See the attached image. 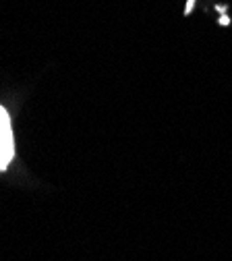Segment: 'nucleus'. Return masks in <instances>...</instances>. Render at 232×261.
Returning a JSON list of instances; mask_svg holds the SVG:
<instances>
[{
  "mask_svg": "<svg viewBox=\"0 0 232 261\" xmlns=\"http://www.w3.org/2000/svg\"><path fill=\"white\" fill-rule=\"evenodd\" d=\"M15 155V141L11 130V118L7 110L0 106V170H5Z\"/></svg>",
  "mask_w": 232,
  "mask_h": 261,
  "instance_id": "obj_1",
  "label": "nucleus"
}]
</instances>
